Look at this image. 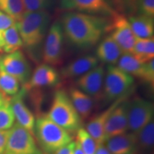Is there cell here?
Instances as JSON below:
<instances>
[{"label": "cell", "instance_id": "obj_2", "mask_svg": "<svg viewBox=\"0 0 154 154\" xmlns=\"http://www.w3.org/2000/svg\"><path fill=\"white\" fill-rule=\"evenodd\" d=\"M51 17L47 10L25 11L16 22V26L23 42L34 61H39L42 58L43 44L50 27Z\"/></svg>", "mask_w": 154, "mask_h": 154}, {"label": "cell", "instance_id": "obj_29", "mask_svg": "<svg viewBox=\"0 0 154 154\" xmlns=\"http://www.w3.org/2000/svg\"><path fill=\"white\" fill-rule=\"evenodd\" d=\"M76 141L79 144L84 154H94L97 145L84 128H80L76 131Z\"/></svg>", "mask_w": 154, "mask_h": 154}, {"label": "cell", "instance_id": "obj_18", "mask_svg": "<svg viewBox=\"0 0 154 154\" xmlns=\"http://www.w3.org/2000/svg\"><path fill=\"white\" fill-rule=\"evenodd\" d=\"M128 97L122 98V99H118L116 101L113 102L112 103H111L109 108H107L104 111H102L99 114L95 116L93 119H91L87 123L85 129L87 131L88 134L91 135V137L94 138L97 146L104 143L105 142L104 128L108 117L109 116L113 109L119 103H121V101H124Z\"/></svg>", "mask_w": 154, "mask_h": 154}, {"label": "cell", "instance_id": "obj_1", "mask_svg": "<svg viewBox=\"0 0 154 154\" xmlns=\"http://www.w3.org/2000/svg\"><path fill=\"white\" fill-rule=\"evenodd\" d=\"M110 19L98 15L67 11L61 17V24L65 38L77 48L86 49L99 43L107 33Z\"/></svg>", "mask_w": 154, "mask_h": 154}, {"label": "cell", "instance_id": "obj_36", "mask_svg": "<svg viewBox=\"0 0 154 154\" xmlns=\"http://www.w3.org/2000/svg\"><path fill=\"white\" fill-rule=\"evenodd\" d=\"M75 146V141L72 140L71 143L63 146L61 149H58L53 154H74V150Z\"/></svg>", "mask_w": 154, "mask_h": 154}, {"label": "cell", "instance_id": "obj_25", "mask_svg": "<svg viewBox=\"0 0 154 154\" xmlns=\"http://www.w3.org/2000/svg\"><path fill=\"white\" fill-rule=\"evenodd\" d=\"M131 54L142 63L147 62L154 59L153 37L136 38Z\"/></svg>", "mask_w": 154, "mask_h": 154}, {"label": "cell", "instance_id": "obj_5", "mask_svg": "<svg viewBox=\"0 0 154 154\" xmlns=\"http://www.w3.org/2000/svg\"><path fill=\"white\" fill-rule=\"evenodd\" d=\"M134 78L116 65H109L105 72L102 99L104 103L128 97L133 90Z\"/></svg>", "mask_w": 154, "mask_h": 154}, {"label": "cell", "instance_id": "obj_21", "mask_svg": "<svg viewBox=\"0 0 154 154\" xmlns=\"http://www.w3.org/2000/svg\"><path fill=\"white\" fill-rule=\"evenodd\" d=\"M131 28L136 38H153L154 34L153 17L143 14H132L128 17Z\"/></svg>", "mask_w": 154, "mask_h": 154}, {"label": "cell", "instance_id": "obj_34", "mask_svg": "<svg viewBox=\"0 0 154 154\" xmlns=\"http://www.w3.org/2000/svg\"><path fill=\"white\" fill-rule=\"evenodd\" d=\"M16 24V20L9 14L0 11V32H3Z\"/></svg>", "mask_w": 154, "mask_h": 154}, {"label": "cell", "instance_id": "obj_41", "mask_svg": "<svg viewBox=\"0 0 154 154\" xmlns=\"http://www.w3.org/2000/svg\"><path fill=\"white\" fill-rule=\"evenodd\" d=\"M6 154H8V153H6Z\"/></svg>", "mask_w": 154, "mask_h": 154}, {"label": "cell", "instance_id": "obj_37", "mask_svg": "<svg viewBox=\"0 0 154 154\" xmlns=\"http://www.w3.org/2000/svg\"><path fill=\"white\" fill-rule=\"evenodd\" d=\"M94 154H111L110 151L108 150L106 146L104 143L100 144V145L97 146V148H96V152Z\"/></svg>", "mask_w": 154, "mask_h": 154}, {"label": "cell", "instance_id": "obj_7", "mask_svg": "<svg viewBox=\"0 0 154 154\" xmlns=\"http://www.w3.org/2000/svg\"><path fill=\"white\" fill-rule=\"evenodd\" d=\"M6 153L44 154L38 145L34 134L17 123H15L9 130Z\"/></svg>", "mask_w": 154, "mask_h": 154}, {"label": "cell", "instance_id": "obj_19", "mask_svg": "<svg viewBox=\"0 0 154 154\" xmlns=\"http://www.w3.org/2000/svg\"><path fill=\"white\" fill-rule=\"evenodd\" d=\"M68 94L73 105L82 120H86L89 118L94 110L95 100L76 86L69 88Z\"/></svg>", "mask_w": 154, "mask_h": 154}, {"label": "cell", "instance_id": "obj_11", "mask_svg": "<svg viewBox=\"0 0 154 154\" xmlns=\"http://www.w3.org/2000/svg\"><path fill=\"white\" fill-rule=\"evenodd\" d=\"M61 8L68 11L111 17L117 12L107 0H61Z\"/></svg>", "mask_w": 154, "mask_h": 154}, {"label": "cell", "instance_id": "obj_32", "mask_svg": "<svg viewBox=\"0 0 154 154\" xmlns=\"http://www.w3.org/2000/svg\"><path fill=\"white\" fill-rule=\"evenodd\" d=\"M142 81L153 86L154 84V59L143 64V74Z\"/></svg>", "mask_w": 154, "mask_h": 154}, {"label": "cell", "instance_id": "obj_33", "mask_svg": "<svg viewBox=\"0 0 154 154\" xmlns=\"http://www.w3.org/2000/svg\"><path fill=\"white\" fill-rule=\"evenodd\" d=\"M138 0H113V4L117 5L120 10L124 11H130L131 14L136 13V7Z\"/></svg>", "mask_w": 154, "mask_h": 154}, {"label": "cell", "instance_id": "obj_30", "mask_svg": "<svg viewBox=\"0 0 154 154\" xmlns=\"http://www.w3.org/2000/svg\"><path fill=\"white\" fill-rule=\"evenodd\" d=\"M53 0H22L25 11H36L47 10Z\"/></svg>", "mask_w": 154, "mask_h": 154}, {"label": "cell", "instance_id": "obj_16", "mask_svg": "<svg viewBox=\"0 0 154 154\" xmlns=\"http://www.w3.org/2000/svg\"><path fill=\"white\" fill-rule=\"evenodd\" d=\"M99 64V61L96 56H83L63 67L61 70V76L63 79H77Z\"/></svg>", "mask_w": 154, "mask_h": 154}, {"label": "cell", "instance_id": "obj_14", "mask_svg": "<svg viewBox=\"0 0 154 154\" xmlns=\"http://www.w3.org/2000/svg\"><path fill=\"white\" fill-rule=\"evenodd\" d=\"M127 103V99L119 103L108 117L104 128L105 140L111 137L128 132Z\"/></svg>", "mask_w": 154, "mask_h": 154}, {"label": "cell", "instance_id": "obj_6", "mask_svg": "<svg viewBox=\"0 0 154 154\" xmlns=\"http://www.w3.org/2000/svg\"><path fill=\"white\" fill-rule=\"evenodd\" d=\"M63 34L61 22H54L48 31L42 47V59L50 66H60L63 60Z\"/></svg>", "mask_w": 154, "mask_h": 154}, {"label": "cell", "instance_id": "obj_17", "mask_svg": "<svg viewBox=\"0 0 154 154\" xmlns=\"http://www.w3.org/2000/svg\"><path fill=\"white\" fill-rule=\"evenodd\" d=\"M104 144L111 154H136L137 135L136 133L127 132L108 138Z\"/></svg>", "mask_w": 154, "mask_h": 154}, {"label": "cell", "instance_id": "obj_38", "mask_svg": "<svg viewBox=\"0 0 154 154\" xmlns=\"http://www.w3.org/2000/svg\"><path fill=\"white\" fill-rule=\"evenodd\" d=\"M74 154H84V151H82V148L78 142L75 141V146H74Z\"/></svg>", "mask_w": 154, "mask_h": 154}, {"label": "cell", "instance_id": "obj_13", "mask_svg": "<svg viewBox=\"0 0 154 154\" xmlns=\"http://www.w3.org/2000/svg\"><path fill=\"white\" fill-rule=\"evenodd\" d=\"M60 81V75L54 67L47 63H41L32 73L29 82L22 87L26 91L40 89L57 85Z\"/></svg>", "mask_w": 154, "mask_h": 154}, {"label": "cell", "instance_id": "obj_39", "mask_svg": "<svg viewBox=\"0 0 154 154\" xmlns=\"http://www.w3.org/2000/svg\"><path fill=\"white\" fill-rule=\"evenodd\" d=\"M9 98L10 97H7V96L4 95L2 92H0V106L4 102H5L7 99H9Z\"/></svg>", "mask_w": 154, "mask_h": 154}, {"label": "cell", "instance_id": "obj_27", "mask_svg": "<svg viewBox=\"0 0 154 154\" xmlns=\"http://www.w3.org/2000/svg\"><path fill=\"white\" fill-rule=\"evenodd\" d=\"M0 11L13 17L16 22L26 11L22 0H0Z\"/></svg>", "mask_w": 154, "mask_h": 154}, {"label": "cell", "instance_id": "obj_9", "mask_svg": "<svg viewBox=\"0 0 154 154\" xmlns=\"http://www.w3.org/2000/svg\"><path fill=\"white\" fill-rule=\"evenodd\" d=\"M107 33L120 47L123 53H132L136 38L126 16L116 12L111 17Z\"/></svg>", "mask_w": 154, "mask_h": 154}, {"label": "cell", "instance_id": "obj_22", "mask_svg": "<svg viewBox=\"0 0 154 154\" xmlns=\"http://www.w3.org/2000/svg\"><path fill=\"white\" fill-rule=\"evenodd\" d=\"M23 42L16 24L7 29L1 32L0 49L6 54L12 53L20 50Z\"/></svg>", "mask_w": 154, "mask_h": 154}, {"label": "cell", "instance_id": "obj_23", "mask_svg": "<svg viewBox=\"0 0 154 154\" xmlns=\"http://www.w3.org/2000/svg\"><path fill=\"white\" fill-rule=\"evenodd\" d=\"M137 135V149L136 154H153L154 146V121H151Z\"/></svg>", "mask_w": 154, "mask_h": 154}, {"label": "cell", "instance_id": "obj_28", "mask_svg": "<svg viewBox=\"0 0 154 154\" xmlns=\"http://www.w3.org/2000/svg\"><path fill=\"white\" fill-rule=\"evenodd\" d=\"M10 98L0 106V131L11 129L15 124V117L10 103Z\"/></svg>", "mask_w": 154, "mask_h": 154}, {"label": "cell", "instance_id": "obj_8", "mask_svg": "<svg viewBox=\"0 0 154 154\" xmlns=\"http://www.w3.org/2000/svg\"><path fill=\"white\" fill-rule=\"evenodd\" d=\"M128 131L138 133L153 120L154 105L151 101L136 97L127 103Z\"/></svg>", "mask_w": 154, "mask_h": 154}, {"label": "cell", "instance_id": "obj_31", "mask_svg": "<svg viewBox=\"0 0 154 154\" xmlns=\"http://www.w3.org/2000/svg\"><path fill=\"white\" fill-rule=\"evenodd\" d=\"M136 13L154 17V0H138Z\"/></svg>", "mask_w": 154, "mask_h": 154}, {"label": "cell", "instance_id": "obj_15", "mask_svg": "<svg viewBox=\"0 0 154 154\" xmlns=\"http://www.w3.org/2000/svg\"><path fill=\"white\" fill-rule=\"evenodd\" d=\"M26 90L21 88L16 95L10 98V103L17 123L34 134L36 118L24 101Z\"/></svg>", "mask_w": 154, "mask_h": 154}, {"label": "cell", "instance_id": "obj_40", "mask_svg": "<svg viewBox=\"0 0 154 154\" xmlns=\"http://www.w3.org/2000/svg\"><path fill=\"white\" fill-rule=\"evenodd\" d=\"M1 52H2V49H0V54H1Z\"/></svg>", "mask_w": 154, "mask_h": 154}, {"label": "cell", "instance_id": "obj_12", "mask_svg": "<svg viewBox=\"0 0 154 154\" xmlns=\"http://www.w3.org/2000/svg\"><path fill=\"white\" fill-rule=\"evenodd\" d=\"M106 69L103 64H99L89 72L77 78L76 87L91 96L95 101L102 99Z\"/></svg>", "mask_w": 154, "mask_h": 154}, {"label": "cell", "instance_id": "obj_3", "mask_svg": "<svg viewBox=\"0 0 154 154\" xmlns=\"http://www.w3.org/2000/svg\"><path fill=\"white\" fill-rule=\"evenodd\" d=\"M34 136L44 154H53L73 140L70 132L57 125L47 115L40 116L36 119Z\"/></svg>", "mask_w": 154, "mask_h": 154}, {"label": "cell", "instance_id": "obj_4", "mask_svg": "<svg viewBox=\"0 0 154 154\" xmlns=\"http://www.w3.org/2000/svg\"><path fill=\"white\" fill-rule=\"evenodd\" d=\"M47 116L70 133L76 132L82 127V118L73 105L68 92L63 89L56 91Z\"/></svg>", "mask_w": 154, "mask_h": 154}, {"label": "cell", "instance_id": "obj_24", "mask_svg": "<svg viewBox=\"0 0 154 154\" xmlns=\"http://www.w3.org/2000/svg\"><path fill=\"white\" fill-rule=\"evenodd\" d=\"M116 64L124 72L142 80L144 63L138 61L132 54L123 53Z\"/></svg>", "mask_w": 154, "mask_h": 154}, {"label": "cell", "instance_id": "obj_26", "mask_svg": "<svg viewBox=\"0 0 154 154\" xmlns=\"http://www.w3.org/2000/svg\"><path fill=\"white\" fill-rule=\"evenodd\" d=\"M20 89V82L15 77L0 69V92L7 97H11Z\"/></svg>", "mask_w": 154, "mask_h": 154}, {"label": "cell", "instance_id": "obj_35", "mask_svg": "<svg viewBox=\"0 0 154 154\" xmlns=\"http://www.w3.org/2000/svg\"><path fill=\"white\" fill-rule=\"evenodd\" d=\"M9 130L0 131V154L6 153Z\"/></svg>", "mask_w": 154, "mask_h": 154}, {"label": "cell", "instance_id": "obj_10", "mask_svg": "<svg viewBox=\"0 0 154 154\" xmlns=\"http://www.w3.org/2000/svg\"><path fill=\"white\" fill-rule=\"evenodd\" d=\"M0 69L15 77L22 86L29 82L32 75L30 63L21 50L1 56Z\"/></svg>", "mask_w": 154, "mask_h": 154}, {"label": "cell", "instance_id": "obj_20", "mask_svg": "<svg viewBox=\"0 0 154 154\" xmlns=\"http://www.w3.org/2000/svg\"><path fill=\"white\" fill-rule=\"evenodd\" d=\"M122 54L123 51L120 47L108 35L99 43L96 49V57L101 62L109 65H116Z\"/></svg>", "mask_w": 154, "mask_h": 154}]
</instances>
